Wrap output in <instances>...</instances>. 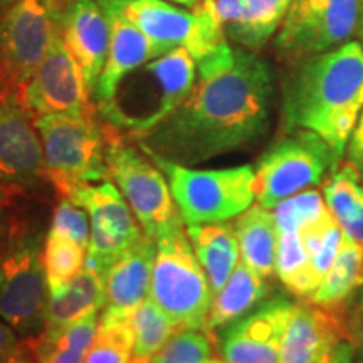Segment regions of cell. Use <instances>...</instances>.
<instances>
[{
    "label": "cell",
    "instance_id": "obj_1",
    "mask_svg": "<svg viewBox=\"0 0 363 363\" xmlns=\"http://www.w3.org/2000/svg\"><path fill=\"white\" fill-rule=\"evenodd\" d=\"M272 103L269 62L227 43L197 61V78L179 106L131 140L153 155L197 165L261 140L269 130Z\"/></svg>",
    "mask_w": 363,
    "mask_h": 363
},
{
    "label": "cell",
    "instance_id": "obj_2",
    "mask_svg": "<svg viewBox=\"0 0 363 363\" xmlns=\"http://www.w3.org/2000/svg\"><path fill=\"white\" fill-rule=\"evenodd\" d=\"M288 67L281 84L283 131L310 130L345 158L348 140L363 110L360 40H350Z\"/></svg>",
    "mask_w": 363,
    "mask_h": 363
},
{
    "label": "cell",
    "instance_id": "obj_3",
    "mask_svg": "<svg viewBox=\"0 0 363 363\" xmlns=\"http://www.w3.org/2000/svg\"><path fill=\"white\" fill-rule=\"evenodd\" d=\"M195 78L197 61L187 49L175 48L128 72L96 110L113 128L138 138L179 106Z\"/></svg>",
    "mask_w": 363,
    "mask_h": 363
},
{
    "label": "cell",
    "instance_id": "obj_4",
    "mask_svg": "<svg viewBox=\"0 0 363 363\" xmlns=\"http://www.w3.org/2000/svg\"><path fill=\"white\" fill-rule=\"evenodd\" d=\"M49 184L57 195L76 184L110 180L104 160L108 125L94 104L81 111L35 118Z\"/></svg>",
    "mask_w": 363,
    "mask_h": 363
},
{
    "label": "cell",
    "instance_id": "obj_5",
    "mask_svg": "<svg viewBox=\"0 0 363 363\" xmlns=\"http://www.w3.org/2000/svg\"><path fill=\"white\" fill-rule=\"evenodd\" d=\"M148 298L179 330L206 331L214 291L195 256L182 217L158 235Z\"/></svg>",
    "mask_w": 363,
    "mask_h": 363
},
{
    "label": "cell",
    "instance_id": "obj_6",
    "mask_svg": "<svg viewBox=\"0 0 363 363\" xmlns=\"http://www.w3.org/2000/svg\"><path fill=\"white\" fill-rule=\"evenodd\" d=\"M343 158L310 130L283 131L254 165V190L259 206L274 211L299 192L318 189Z\"/></svg>",
    "mask_w": 363,
    "mask_h": 363
},
{
    "label": "cell",
    "instance_id": "obj_7",
    "mask_svg": "<svg viewBox=\"0 0 363 363\" xmlns=\"http://www.w3.org/2000/svg\"><path fill=\"white\" fill-rule=\"evenodd\" d=\"M145 153L165 174L177 211L185 225L229 222L256 201L254 167L199 170Z\"/></svg>",
    "mask_w": 363,
    "mask_h": 363
},
{
    "label": "cell",
    "instance_id": "obj_8",
    "mask_svg": "<svg viewBox=\"0 0 363 363\" xmlns=\"http://www.w3.org/2000/svg\"><path fill=\"white\" fill-rule=\"evenodd\" d=\"M43 246L38 229L16 220L9 246L0 257V320L26 340L43 333L48 315L49 286Z\"/></svg>",
    "mask_w": 363,
    "mask_h": 363
},
{
    "label": "cell",
    "instance_id": "obj_9",
    "mask_svg": "<svg viewBox=\"0 0 363 363\" xmlns=\"http://www.w3.org/2000/svg\"><path fill=\"white\" fill-rule=\"evenodd\" d=\"M128 138V135L108 125L104 152L108 175L123 194L143 233L157 239L167 227L180 219V214L165 174L138 143L133 145Z\"/></svg>",
    "mask_w": 363,
    "mask_h": 363
},
{
    "label": "cell",
    "instance_id": "obj_10",
    "mask_svg": "<svg viewBox=\"0 0 363 363\" xmlns=\"http://www.w3.org/2000/svg\"><path fill=\"white\" fill-rule=\"evenodd\" d=\"M138 27L155 43L187 49L195 61L207 57L229 43L214 0H201L194 9L169 0H98Z\"/></svg>",
    "mask_w": 363,
    "mask_h": 363
},
{
    "label": "cell",
    "instance_id": "obj_11",
    "mask_svg": "<svg viewBox=\"0 0 363 363\" xmlns=\"http://www.w3.org/2000/svg\"><path fill=\"white\" fill-rule=\"evenodd\" d=\"M362 7L360 0H293L272 39L276 57L289 66L350 43L360 29Z\"/></svg>",
    "mask_w": 363,
    "mask_h": 363
},
{
    "label": "cell",
    "instance_id": "obj_12",
    "mask_svg": "<svg viewBox=\"0 0 363 363\" xmlns=\"http://www.w3.org/2000/svg\"><path fill=\"white\" fill-rule=\"evenodd\" d=\"M69 0H21L0 19V84L24 93L26 84L61 33Z\"/></svg>",
    "mask_w": 363,
    "mask_h": 363
},
{
    "label": "cell",
    "instance_id": "obj_13",
    "mask_svg": "<svg viewBox=\"0 0 363 363\" xmlns=\"http://www.w3.org/2000/svg\"><path fill=\"white\" fill-rule=\"evenodd\" d=\"M59 197H66L88 212L91 235L86 264L103 272L145 235L142 225L111 182L76 184Z\"/></svg>",
    "mask_w": 363,
    "mask_h": 363
},
{
    "label": "cell",
    "instance_id": "obj_14",
    "mask_svg": "<svg viewBox=\"0 0 363 363\" xmlns=\"http://www.w3.org/2000/svg\"><path fill=\"white\" fill-rule=\"evenodd\" d=\"M0 179L30 190L48 184L35 116L19 91L0 84Z\"/></svg>",
    "mask_w": 363,
    "mask_h": 363
},
{
    "label": "cell",
    "instance_id": "obj_15",
    "mask_svg": "<svg viewBox=\"0 0 363 363\" xmlns=\"http://www.w3.org/2000/svg\"><path fill=\"white\" fill-rule=\"evenodd\" d=\"M296 303L284 296L259 306L216 331L217 353L224 363H278Z\"/></svg>",
    "mask_w": 363,
    "mask_h": 363
},
{
    "label": "cell",
    "instance_id": "obj_16",
    "mask_svg": "<svg viewBox=\"0 0 363 363\" xmlns=\"http://www.w3.org/2000/svg\"><path fill=\"white\" fill-rule=\"evenodd\" d=\"M24 101L33 115L71 113L89 108L93 103L84 74L59 33L33 78L26 84Z\"/></svg>",
    "mask_w": 363,
    "mask_h": 363
},
{
    "label": "cell",
    "instance_id": "obj_17",
    "mask_svg": "<svg viewBox=\"0 0 363 363\" xmlns=\"http://www.w3.org/2000/svg\"><path fill=\"white\" fill-rule=\"evenodd\" d=\"M350 338V318L343 308L296 303L281 347L278 363H318L335 345Z\"/></svg>",
    "mask_w": 363,
    "mask_h": 363
},
{
    "label": "cell",
    "instance_id": "obj_18",
    "mask_svg": "<svg viewBox=\"0 0 363 363\" xmlns=\"http://www.w3.org/2000/svg\"><path fill=\"white\" fill-rule=\"evenodd\" d=\"M155 254L157 240L145 234L103 272L101 320H130L131 313L147 299Z\"/></svg>",
    "mask_w": 363,
    "mask_h": 363
},
{
    "label": "cell",
    "instance_id": "obj_19",
    "mask_svg": "<svg viewBox=\"0 0 363 363\" xmlns=\"http://www.w3.org/2000/svg\"><path fill=\"white\" fill-rule=\"evenodd\" d=\"M61 38L84 74L89 94L96 88L110 49V21L98 0H69L61 19Z\"/></svg>",
    "mask_w": 363,
    "mask_h": 363
},
{
    "label": "cell",
    "instance_id": "obj_20",
    "mask_svg": "<svg viewBox=\"0 0 363 363\" xmlns=\"http://www.w3.org/2000/svg\"><path fill=\"white\" fill-rule=\"evenodd\" d=\"M103 11L106 13L108 21H110L111 39L106 62H104L96 88H94L93 96H91L94 106L106 103L111 98L116 84L128 72L147 65L152 59H157L172 51L167 45H162L150 39L138 27L126 21L121 13L106 7H103Z\"/></svg>",
    "mask_w": 363,
    "mask_h": 363
},
{
    "label": "cell",
    "instance_id": "obj_21",
    "mask_svg": "<svg viewBox=\"0 0 363 363\" xmlns=\"http://www.w3.org/2000/svg\"><path fill=\"white\" fill-rule=\"evenodd\" d=\"M230 44L259 54L278 34L289 4L286 0H214Z\"/></svg>",
    "mask_w": 363,
    "mask_h": 363
},
{
    "label": "cell",
    "instance_id": "obj_22",
    "mask_svg": "<svg viewBox=\"0 0 363 363\" xmlns=\"http://www.w3.org/2000/svg\"><path fill=\"white\" fill-rule=\"evenodd\" d=\"M187 234L216 296L240 261L234 224L214 222V224L187 225Z\"/></svg>",
    "mask_w": 363,
    "mask_h": 363
},
{
    "label": "cell",
    "instance_id": "obj_23",
    "mask_svg": "<svg viewBox=\"0 0 363 363\" xmlns=\"http://www.w3.org/2000/svg\"><path fill=\"white\" fill-rule=\"evenodd\" d=\"M269 293L267 279L239 261L235 269L212 299L208 310L206 333L214 337L216 331L239 320L264 301Z\"/></svg>",
    "mask_w": 363,
    "mask_h": 363
},
{
    "label": "cell",
    "instance_id": "obj_24",
    "mask_svg": "<svg viewBox=\"0 0 363 363\" xmlns=\"http://www.w3.org/2000/svg\"><path fill=\"white\" fill-rule=\"evenodd\" d=\"M238 235L240 261L269 279L274 274L276 252H278V225L274 211L256 203L244 211L234 222Z\"/></svg>",
    "mask_w": 363,
    "mask_h": 363
},
{
    "label": "cell",
    "instance_id": "obj_25",
    "mask_svg": "<svg viewBox=\"0 0 363 363\" xmlns=\"http://www.w3.org/2000/svg\"><path fill=\"white\" fill-rule=\"evenodd\" d=\"M103 274L93 266L84 264L65 288L49 294L44 328H61L91 313H99L103 308Z\"/></svg>",
    "mask_w": 363,
    "mask_h": 363
},
{
    "label": "cell",
    "instance_id": "obj_26",
    "mask_svg": "<svg viewBox=\"0 0 363 363\" xmlns=\"http://www.w3.org/2000/svg\"><path fill=\"white\" fill-rule=\"evenodd\" d=\"M363 288V246L343 234L333 264L308 301L326 308H343Z\"/></svg>",
    "mask_w": 363,
    "mask_h": 363
},
{
    "label": "cell",
    "instance_id": "obj_27",
    "mask_svg": "<svg viewBox=\"0 0 363 363\" xmlns=\"http://www.w3.org/2000/svg\"><path fill=\"white\" fill-rule=\"evenodd\" d=\"M99 323V313L61 328H44L33 340L35 363H84Z\"/></svg>",
    "mask_w": 363,
    "mask_h": 363
},
{
    "label": "cell",
    "instance_id": "obj_28",
    "mask_svg": "<svg viewBox=\"0 0 363 363\" xmlns=\"http://www.w3.org/2000/svg\"><path fill=\"white\" fill-rule=\"evenodd\" d=\"M299 238H301L303 247H305L308 261H310L313 276L320 286L342 246V225L326 207L323 214L306 222L299 229Z\"/></svg>",
    "mask_w": 363,
    "mask_h": 363
},
{
    "label": "cell",
    "instance_id": "obj_29",
    "mask_svg": "<svg viewBox=\"0 0 363 363\" xmlns=\"http://www.w3.org/2000/svg\"><path fill=\"white\" fill-rule=\"evenodd\" d=\"M278 252H276L274 274L289 293L296 298L310 299L318 289L310 261L303 247L299 230L278 233Z\"/></svg>",
    "mask_w": 363,
    "mask_h": 363
},
{
    "label": "cell",
    "instance_id": "obj_30",
    "mask_svg": "<svg viewBox=\"0 0 363 363\" xmlns=\"http://www.w3.org/2000/svg\"><path fill=\"white\" fill-rule=\"evenodd\" d=\"M130 325L135 337L133 357L140 358L155 357L163 345L179 331L174 320L150 298L131 313Z\"/></svg>",
    "mask_w": 363,
    "mask_h": 363
},
{
    "label": "cell",
    "instance_id": "obj_31",
    "mask_svg": "<svg viewBox=\"0 0 363 363\" xmlns=\"http://www.w3.org/2000/svg\"><path fill=\"white\" fill-rule=\"evenodd\" d=\"M86 252L88 251L74 240L48 233L43 246V264L49 294L65 288L83 269Z\"/></svg>",
    "mask_w": 363,
    "mask_h": 363
},
{
    "label": "cell",
    "instance_id": "obj_32",
    "mask_svg": "<svg viewBox=\"0 0 363 363\" xmlns=\"http://www.w3.org/2000/svg\"><path fill=\"white\" fill-rule=\"evenodd\" d=\"M321 189L326 207L337 217L340 225L348 224L360 214L363 208V182L345 160L323 182Z\"/></svg>",
    "mask_w": 363,
    "mask_h": 363
},
{
    "label": "cell",
    "instance_id": "obj_33",
    "mask_svg": "<svg viewBox=\"0 0 363 363\" xmlns=\"http://www.w3.org/2000/svg\"><path fill=\"white\" fill-rule=\"evenodd\" d=\"M133 328L130 320H101L86 353L84 363H130L133 358Z\"/></svg>",
    "mask_w": 363,
    "mask_h": 363
},
{
    "label": "cell",
    "instance_id": "obj_34",
    "mask_svg": "<svg viewBox=\"0 0 363 363\" xmlns=\"http://www.w3.org/2000/svg\"><path fill=\"white\" fill-rule=\"evenodd\" d=\"M153 363H224L217 353L211 335L203 330H179L160 352Z\"/></svg>",
    "mask_w": 363,
    "mask_h": 363
},
{
    "label": "cell",
    "instance_id": "obj_35",
    "mask_svg": "<svg viewBox=\"0 0 363 363\" xmlns=\"http://www.w3.org/2000/svg\"><path fill=\"white\" fill-rule=\"evenodd\" d=\"M326 203L323 194L318 189H310L286 199L274 208L278 233H291L299 230L306 222L316 219L325 212Z\"/></svg>",
    "mask_w": 363,
    "mask_h": 363
},
{
    "label": "cell",
    "instance_id": "obj_36",
    "mask_svg": "<svg viewBox=\"0 0 363 363\" xmlns=\"http://www.w3.org/2000/svg\"><path fill=\"white\" fill-rule=\"evenodd\" d=\"M48 233L74 240L88 251L91 235V220L88 212L69 199L59 197L52 211L51 227H49Z\"/></svg>",
    "mask_w": 363,
    "mask_h": 363
},
{
    "label": "cell",
    "instance_id": "obj_37",
    "mask_svg": "<svg viewBox=\"0 0 363 363\" xmlns=\"http://www.w3.org/2000/svg\"><path fill=\"white\" fill-rule=\"evenodd\" d=\"M0 363H35L33 340L22 338L0 320Z\"/></svg>",
    "mask_w": 363,
    "mask_h": 363
},
{
    "label": "cell",
    "instance_id": "obj_38",
    "mask_svg": "<svg viewBox=\"0 0 363 363\" xmlns=\"http://www.w3.org/2000/svg\"><path fill=\"white\" fill-rule=\"evenodd\" d=\"M345 162L357 172V175L363 182V110L358 116L350 140H348L347 150H345Z\"/></svg>",
    "mask_w": 363,
    "mask_h": 363
},
{
    "label": "cell",
    "instance_id": "obj_39",
    "mask_svg": "<svg viewBox=\"0 0 363 363\" xmlns=\"http://www.w3.org/2000/svg\"><path fill=\"white\" fill-rule=\"evenodd\" d=\"M357 347L352 340H342L318 363H355Z\"/></svg>",
    "mask_w": 363,
    "mask_h": 363
},
{
    "label": "cell",
    "instance_id": "obj_40",
    "mask_svg": "<svg viewBox=\"0 0 363 363\" xmlns=\"http://www.w3.org/2000/svg\"><path fill=\"white\" fill-rule=\"evenodd\" d=\"M13 216L9 212L7 207H0V257L4 256L6 249L9 246V240L12 238L13 225H16Z\"/></svg>",
    "mask_w": 363,
    "mask_h": 363
},
{
    "label": "cell",
    "instance_id": "obj_41",
    "mask_svg": "<svg viewBox=\"0 0 363 363\" xmlns=\"http://www.w3.org/2000/svg\"><path fill=\"white\" fill-rule=\"evenodd\" d=\"M26 189L19 187V185L9 184V182L0 179V207H11L19 199L24 197Z\"/></svg>",
    "mask_w": 363,
    "mask_h": 363
},
{
    "label": "cell",
    "instance_id": "obj_42",
    "mask_svg": "<svg viewBox=\"0 0 363 363\" xmlns=\"http://www.w3.org/2000/svg\"><path fill=\"white\" fill-rule=\"evenodd\" d=\"M350 338L357 350L363 352V318H350Z\"/></svg>",
    "mask_w": 363,
    "mask_h": 363
},
{
    "label": "cell",
    "instance_id": "obj_43",
    "mask_svg": "<svg viewBox=\"0 0 363 363\" xmlns=\"http://www.w3.org/2000/svg\"><path fill=\"white\" fill-rule=\"evenodd\" d=\"M353 299H355V303H353L352 315L348 318H363V288L360 289V293H358Z\"/></svg>",
    "mask_w": 363,
    "mask_h": 363
},
{
    "label": "cell",
    "instance_id": "obj_44",
    "mask_svg": "<svg viewBox=\"0 0 363 363\" xmlns=\"http://www.w3.org/2000/svg\"><path fill=\"white\" fill-rule=\"evenodd\" d=\"M19 2L21 0H0V19H2V17Z\"/></svg>",
    "mask_w": 363,
    "mask_h": 363
},
{
    "label": "cell",
    "instance_id": "obj_45",
    "mask_svg": "<svg viewBox=\"0 0 363 363\" xmlns=\"http://www.w3.org/2000/svg\"><path fill=\"white\" fill-rule=\"evenodd\" d=\"M169 2H174L177 6H182V7L194 9L197 4H201V0H169Z\"/></svg>",
    "mask_w": 363,
    "mask_h": 363
},
{
    "label": "cell",
    "instance_id": "obj_46",
    "mask_svg": "<svg viewBox=\"0 0 363 363\" xmlns=\"http://www.w3.org/2000/svg\"><path fill=\"white\" fill-rule=\"evenodd\" d=\"M130 363H153V358H140V357H133L130 360Z\"/></svg>",
    "mask_w": 363,
    "mask_h": 363
},
{
    "label": "cell",
    "instance_id": "obj_47",
    "mask_svg": "<svg viewBox=\"0 0 363 363\" xmlns=\"http://www.w3.org/2000/svg\"><path fill=\"white\" fill-rule=\"evenodd\" d=\"M358 40H360V44L363 45V19H362V24H360V29H358Z\"/></svg>",
    "mask_w": 363,
    "mask_h": 363
},
{
    "label": "cell",
    "instance_id": "obj_48",
    "mask_svg": "<svg viewBox=\"0 0 363 363\" xmlns=\"http://www.w3.org/2000/svg\"><path fill=\"white\" fill-rule=\"evenodd\" d=\"M355 363H363V352H358V350H357V355H355Z\"/></svg>",
    "mask_w": 363,
    "mask_h": 363
},
{
    "label": "cell",
    "instance_id": "obj_49",
    "mask_svg": "<svg viewBox=\"0 0 363 363\" xmlns=\"http://www.w3.org/2000/svg\"><path fill=\"white\" fill-rule=\"evenodd\" d=\"M286 2H288V4H289V6H291V2H293V0H286Z\"/></svg>",
    "mask_w": 363,
    "mask_h": 363
},
{
    "label": "cell",
    "instance_id": "obj_50",
    "mask_svg": "<svg viewBox=\"0 0 363 363\" xmlns=\"http://www.w3.org/2000/svg\"><path fill=\"white\" fill-rule=\"evenodd\" d=\"M360 2H362V6H363V0H360Z\"/></svg>",
    "mask_w": 363,
    "mask_h": 363
}]
</instances>
